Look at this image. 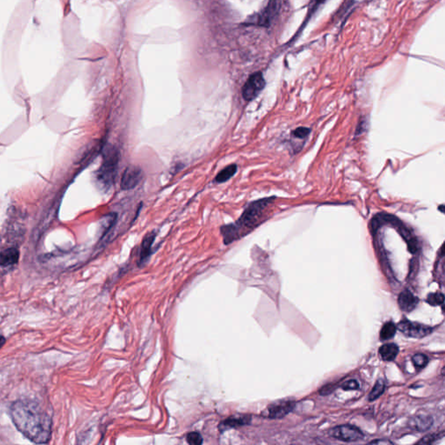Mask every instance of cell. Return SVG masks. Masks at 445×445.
Masks as SVG:
<instances>
[{
    "label": "cell",
    "instance_id": "cell-1",
    "mask_svg": "<svg viewBox=\"0 0 445 445\" xmlns=\"http://www.w3.org/2000/svg\"><path fill=\"white\" fill-rule=\"evenodd\" d=\"M17 429L34 444H47L51 436V419L42 407L31 400H17L10 408Z\"/></svg>",
    "mask_w": 445,
    "mask_h": 445
},
{
    "label": "cell",
    "instance_id": "cell-2",
    "mask_svg": "<svg viewBox=\"0 0 445 445\" xmlns=\"http://www.w3.org/2000/svg\"><path fill=\"white\" fill-rule=\"evenodd\" d=\"M272 199L265 198L252 203L246 207L239 219L235 222L221 228L222 238L224 244H230L236 240L242 238L257 224L261 219L263 211L268 206Z\"/></svg>",
    "mask_w": 445,
    "mask_h": 445
},
{
    "label": "cell",
    "instance_id": "cell-3",
    "mask_svg": "<svg viewBox=\"0 0 445 445\" xmlns=\"http://www.w3.org/2000/svg\"><path fill=\"white\" fill-rule=\"evenodd\" d=\"M119 158V152L113 146L105 150L103 162L96 174V179L101 189L108 191L113 185L118 173Z\"/></svg>",
    "mask_w": 445,
    "mask_h": 445
},
{
    "label": "cell",
    "instance_id": "cell-4",
    "mask_svg": "<svg viewBox=\"0 0 445 445\" xmlns=\"http://www.w3.org/2000/svg\"><path fill=\"white\" fill-rule=\"evenodd\" d=\"M330 435L336 440L345 443L360 441L365 437L364 433L359 429L349 424L336 426L332 429L330 431Z\"/></svg>",
    "mask_w": 445,
    "mask_h": 445
},
{
    "label": "cell",
    "instance_id": "cell-5",
    "mask_svg": "<svg viewBox=\"0 0 445 445\" xmlns=\"http://www.w3.org/2000/svg\"><path fill=\"white\" fill-rule=\"evenodd\" d=\"M397 329H398L403 335L413 338H422L428 336L432 332V328L407 319L402 320L397 325Z\"/></svg>",
    "mask_w": 445,
    "mask_h": 445
},
{
    "label": "cell",
    "instance_id": "cell-6",
    "mask_svg": "<svg viewBox=\"0 0 445 445\" xmlns=\"http://www.w3.org/2000/svg\"><path fill=\"white\" fill-rule=\"evenodd\" d=\"M265 81L261 72H256L248 79L244 84L242 94L246 101H252L265 88Z\"/></svg>",
    "mask_w": 445,
    "mask_h": 445
},
{
    "label": "cell",
    "instance_id": "cell-7",
    "mask_svg": "<svg viewBox=\"0 0 445 445\" xmlns=\"http://www.w3.org/2000/svg\"><path fill=\"white\" fill-rule=\"evenodd\" d=\"M143 170L136 166L130 165L125 170L121 179V189L124 191L134 189L143 179Z\"/></svg>",
    "mask_w": 445,
    "mask_h": 445
},
{
    "label": "cell",
    "instance_id": "cell-8",
    "mask_svg": "<svg viewBox=\"0 0 445 445\" xmlns=\"http://www.w3.org/2000/svg\"><path fill=\"white\" fill-rule=\"evenodd\" d=\"M295 405V402L287 400L271 403L267 408V416L270 418H283L294 410Z\"/></svg>",
    "mask_w": 445,
    "mask_h": 445
},
{
    "label": "cell",
    "instance_id": "cell-9",
    "mask_svg": "<svg viewBox=\"0 0 445 445\" xmlns=\"http://www.w3.org/2000/svg\"><path fill=\"white\" fill-rule=\"evenodd\" d=\"M419 299L410 290H404L400 293L398 297V304L400 309L405 312H411L416 308Z\"/></svg>",
    "mask_w": 445,
    "mask_h": 445
},
{
    "label": "cell",
    "instance_id": "cell-10",
    "mask_svg": "<svg viewBox=\"0 0 445 445\" xmlns=\"http://www.w3.org/2000/svg\"><path fill=\"white\" fill-rule=\"evenodd\" d=\"M155 232H151L148 233L147 235L143 238L140 248V254H139V265H142L147 262L149 257L151 256V252H152V246L155 240Z\"/></svg>",
    "mask_w": 445,
    "mask_h": 445
},
{
    "label": "cell",
    "instance_id": "cell-11",
    "mask_svg": "<svg viewBox=\"0 0 445 445\" xmlns=\"http://www.w3.org/2000/svg\"><path fill=\"white\" fill-rule=\"evenodd\" d=\"M19 258V252L15 248H9L0 252V265L7 267L17 264Z\"/></svg>",
    "mask_w": 445,
    "mask_h": 445
},
{
    "label": "cell",
    "instance_id": "cell-12",
    "mask_svg": "<svg viewBox=\"0 0 445 445\" xmlns=\"http://www.w3.org/2000/svg\"><path fill=\"white\" fill-rule=\"evenodd\" d=\"M432 418L430 416L423 415V416H414L410 422V426L411 428L415 429L418 432H423L430 428L432 426Z\"/></svg>",
    "mask_w": 445,
    "mask_h": 445
},
{
    "label": "cell",
    "instance_id": "cell-13",
    "mask_svg": "<svg viewBox=\"0 0 445 445\" xmlns=\"http://www.w3.org/2000/svg\"><path fill=\"white\" fill-rule=\"evenodd\" d=\"M252 421V418L250 416H245V415H241L238 416H231L226 420L222 421L220 424V429L221 430H224L229 428H237L239 426L246 425L250 424Z\"/></svg>",
    "mask_w": 445,
    "mask_h": 445
},
{
    "label": "cell",
    "instance_id": "cell-14",
    "mask_svg": "<svg viewBox=\"0 0 445 445\" xmlns=\"http://www.w3.org/2000/svg\"><path fill=\"white\" fill-rule=\"evenodd\" d=\"M399 349L395 344H386L379 349V355L383 361L391 362L395 360L398 355Z\"/></svg>",
    "mask_w": 445,
    "mask_h": 445
},
{
    "label": "cell",
    "instance_id": "cell-15",
    "mask_svg": "<svg viewBox=\"0 0 445 445\" xmlns=\"http://www.w3.org/2000/svg\"><path fill=\"white\" fill-rule=\"evenodd\" d=\"M238 171V166L236 164H230L225 168L222 169L220 173L215 177V181L219 184H222L226 181L230 180L232 176L235 175Z\"/></svg>",
    "mask_w": 445,
    "mask_h": 445
},
{
    "label": "cell",
    "instance_id": "cell-16",
    "mask_svg": "<svg viewBox=\"0 0 445 445\" xmlns=\"http://www.w3.org/2000/svg\"><path fill=\"white\" fill-rule=\"evenodd\" d=\"M396 332H397V325L395 323L392 322L384 323L380 331V340H390L395 336Z\"/></svg>",
    "mask_w": 445,
    "mask_h": 445
},
{
    "label": "cell",
    "instance_id": "cell-17",
    "mask_svg": "<svg viewBox=\"0 0 445 445\" xmlns=\"http://www.w3.org/2000/svg\"><path fill=\"white\" fill-rule=\"evenodd\" d=\"M384 390H385V383L382 380H378V382H376V384L374 385L372 391H370L369 400L374 401L376 399L379 398L384 392Z\"/></svg>",
    "mask_w": 445,
    "mask_h": 445
},
{
    "label": "cell",
    "instance_id": "cell-18",
    "mask_svg": "<svg viewBox=\"0 0 445 445\" xmlns=\"http://www.w3.org/2000/svg\"><path fill=\"white\" fill-rule=\"evenodd\" d=\"M277 7V5L276 1H271L270 3L269 6L266 8V10L263 13V15L261 16L260 20H259L261 24L265 25L266 22H269L270 17H272L273 13H274Z\"/></svg>",
    "mask_w": 445,
    "mask_h": 445
},
{
    "label": "cell",
    "instance_id": "cell-19",
    "mask_svg": "<svg viewBox=\"0 0 445 445\" xmlns=\"http://www.w3.org/2000/svg\"><path fill=\"white\" fill-rule=\"evenodd\" d=\"M444 302H445V296L441 292L430 293L429 294L428 298H427V302L432 306L442 305L444 304Z\"/></svg>",
    "mask_w": 445,
    "mask_h": 445
},
{
    "label": "cell",
    "instance_id": "cell-20",
    "mask_svg": "<svg viewBox=\"0 0 445 445\" xmlns=\"http://www.w3.org/2000/svg\"><path fill=\"white\" fill-rule=\"evenodd\" d=\"M412 362L416 369H424L428 365L429 358L424 354H416L412 357Z\"/></svg>",
    "mask_w": 445,
    "mask_h": 445
},
{
    "label": "cell",
    "instance_id": "cell-21",
    "mask_svg": "<svg viewBox=\"0 0 445 445\" xmlns=\"http://www.w3.org/2000/svg\"><path fill=\"white\" fill-rule=\"evenodd\" d=\"M186 440L190 445H200L203 444L201 435L198 432H191L187 435Z\"/></svg>",
    "mask_w": 445,
    "mask_h": 445
},
{
    "label": "cell",
    "instance_id": "cell-22",
    "mask_svg": "<svg viewBox=\"0 0 445 445\" xmlns=\"http://www.w3.org/2000/svg\"><path fill=\"white\" fill-rule=\"evenodd\" d=\"M311 133V130L306 127H299L292 132L293 137L297 139H304Z\"/></svg>",
    "mask_w": 445,
    "mask_h": 445
},
{
    "label": "cell",
    "instance_id": "cell-23",
    "mask_svg": "<svg viewBox=\"0 0 445 445\" xmlns=\"http://www.w3.org/2000/svg\"><path fill=\"white\" fill-rule=\"evenodd\" d=\"M342 389L344 391H355L359 389V383L355 379H350L342 384Z\"/></svg>",
    "mask_w": 445,
    "mask_h": 445
},
{
    "label": "cell",
    "instance_id": "cell-24",
    "mask_svg": "<svg viewBox=\"0 0 445 445\" xmlns=\"http://www.w3.org/2000/svg\"><path fill=\"white\" fill-rule=\"evenodd\" d=\"M439 438V434H429L428 436L424 437L421 441L418 442V444H425V445H430L434 442L437 441Z\"/></svg>",
    "mask_w": 445,
    "mask_h": 445
},
{
    "label": "cell",
    "instance_id": "cell-25",
    "mask_svg": "<svg viewBox=\"0 0 445 445\" xmlns=\"http://www.w3.org/2000/svg\"><path fill=\"white\" fill-rule=\"evenodd\" d=\"M370 444H374V445H392L393 443L389 440H376V441L370 442Z\"/></svg>",
    "mask_w": 445,
    "mask_h": 445
},
{
    "label": "cell",
    "instance_id": "cell-26",
    "mask_svg": "<svg viewBox=\"0 0 445 445\" xmlns=\"http://www.w3.org/2000/svg\"><path fill=\"white\" fill-rule=\"evenodd\" d=\"M5 342H6V340H5V338H4V336L0 335V349L4 346Z\"/></svg>",
    "mask_w": 445,
    "mask_h": 445
},
{
    "label": "cell",
    "instance_id": "cell-27",
    "mask_svg": "<svg viewBox=\"0 0 445 445\" xmlns=\"http://www.w3.org/2000/svg\"><path fill=\"white\" fill-rule=\"evenodd\" d=\"M323 1H324V0H317V2H318V4H319V3L321 4V2H323Z\"/></svg>",
    "mask_w": 445,
    "mask_h": 445
}]
</instances>
